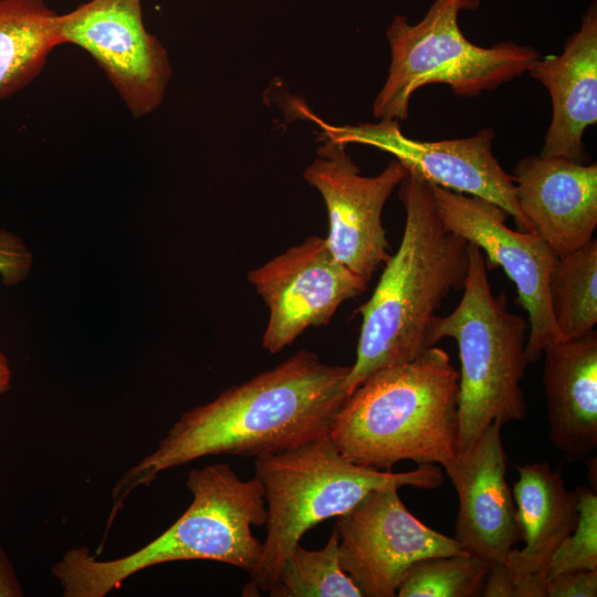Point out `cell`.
I'll list each match as a JSON object with an SVG mask.
<instances>
[{"instance_id":"44dd1931","label":"cell","mask_w":597,"mask_h":597,"mask_svg":"<svg viewBox=\"0 0 597 597\" xmlns=\"http://www.w3.org/2000/svg\"><path fill=\"white\" fill-rule=\"evenodd\" d=\"M339 535L334 526L327 543L318 549L300 544L283 562L268 590L273 597H362L354 580L342 568Z\"/></svg>"},{"instance_id":"9a60e30c","label":"cell","mask_w":597,"mask_h":597,"mask_svg":"<svg viewBox=\"0 0 597 597\" xmlns=\"http://www.w3.org/2000/svg\"><path fill=\"white\" fill-rule=\"evenodd\" d=\"M519 207L558 256L593 239L597 227V165L527 156L513 172Z\"/></svg>"},{"instance_id":"ffe728a7","label":"cell","mask_w":597,"mask_h":597,"mask_svg":"<svg viewBox=\"0 0 597 597\" xmlns=\"http://www.w3.org/2000/svg\"><path fill=\"white\" fill-rule=\"evenodd\" d=\"M548 295L561 339L595 329L597 324V241L561 254L548 277Z\"/></svg>"},{"instance_id":"4fadbf2b","label":"cell","mask_w":597,"mask_h":597,"mask_svg":"<svg viewBox=\"0 0 597 597\" xmlns=\"http://www.w3.org/2000/svg\"><path fill=\"white\" fill-rule=\"evenodd\" d=\"M407 175L395 159L378 175L364 176L346 146L328 140L304 171V179L318 190L327 209L329 250L366 283L390 256L383 210Z\"/></svg>"},{"instance_id":"9c48e42d","label":"cell","mask_w":597,"mask_h":597,"mask_svg":"<svg viewBox=\"0 0 597 597\" xmlns=\"http://www.w3.org/2000/svg\"><path fill=\"white\" fill-rule=\"evenodd\" d=\"M305 114L320 125L323 140L345 146L362 144L389 153L409 174L495 203L513 217L519 230L531 231L516 200L514 177L493 155L495 134L492 128H483L471 137L421 142L405 136L396 121L336 126L311 112Z\"/></svg>"},{"instance_id":"7c38bea8","label":"cell","mask_w":597,"mask_h":597,"mask_svg":"<svg viewBox=\"0 0 597 597\" xmlns=\"http://www.w3.org/2000/svg\"><path fill=\"white\" fill-rule=\"evenodd\" d=\"M248 280L269 310L262 347L270 354L292 345L306 328L327 325L339 305L368 284L318 235L251 270Z\"/></svg>"},{"instance_id":"30bf717a","label":"cell","mask_w":597,"mask_h":597,"mask_svg":"<svg viewBox=\"0 0 597 597\" xmlns=\"http://www.w3.org/2000/svg\"><path fill=\"white\" fill-rule=\"evenodd\" d=\"M398 488L375 490L337 516L342 568L365 597H394L408 569L418 561L464 552L413 516Z\"/></svg>"},{"instance_id":"2e32d148","label":"cell","mask_w":597,"mask_h":597,"mask_svg":"<svg viewBox=\"0 0 597 597\" xmlns=\"http://www.w3.org/2000/svg\"><path fill=\"white\" fill-rule=\"evenodd\" d=\"M527 72L547 88L553 105L541 155L586 164L583 136L597 122L596 4H590L561 54L537 57Z\"/></svg>"},{"instance_id":"7402d4cb","label":"cell","mask_w":597,"mask_h":597,"mask_svg":"<svg viewBox=\"0 0 597 597\" xmlns=\"http://www.w3.org/2000/svg\"><path fill=\"white\" fill-rule=\"evenodd\" d=\"M491 564L467 552L423 558L408 569L397 596H480Z\"/></svg>"},{"instance_id":"cb8c5ba5","label":"cell","mask_w":597,"mask_h":597,"mask_svg":"<svg viewBox=\"0 0 597 597\" xmlns=\"http://www.w3.org/2000/svg\"><path fill=\"white\" fill-rule=\"evenodd\" d=\"M33 256L24 241L12 232L0 229V279L7 286L23 282L30 274Z\"/></svg>"},{"instance_id":"e0dca14e","label":"cell","mask_w":597,"mask_h":597,"mask_svg":"<svg viewBox=\"0 0 597 597\" xmlns=\"http://www.w3.org/2000/svg\"><path fill=\"white\" fill-rule=\"evenodd\" d=\"M549 440L567 461L597 447V332L558 339L543 350Z\"/></svg>"},{"instance_id":"8992f818","label":"cell","mask_w":597,"mask_h":597,"mask_svg":"<svg viewBox=\"0 0 597 597\" xmlns=\"http://www.w3.org/2000/svg\"><path fill=\"white\" fill-rule=\"evenodd\" d=\"M469 266L462 297L446 316H437L430 346L457 342L460 358L458 452L471 447L492 423L522 420L526 404L521 381L528 325L507 310L505 293L494 295L481 249L469 243Z\"/></svg>"},{"instance_id":"484cf974","label":"cell","mask_w":597,"mask_h":597,"mask_svg":"<svg viewBox=\"0 0 597 597\" xmlns=\"http://www.w3.org/2000/svg\"><path fill=\"white\" fill-rule=\"evenodd\" d=\"M485 597H516L515 582L504 562H493L482 589Z\"/></svg>"},{"instance_id":"d6986e66","label":"cell","mask_w":597,"mask_h":597,"mask_svg":"<svg viewBox=\"0 0 597 597\" xmlns=\"http://www.w3.org/2000/svg\"><path fill=\"white\" fill-rule=\"evenodd\" d=\"M56 24L45 0H0V102L40 74L60 45Z\"/></svg>"},{"instance_id":"7a4b0ae2","label":"cell","mask_w":597,"mask_h":597,"mask_svg":"<svg viewBox=\"0 0 597 597\" xmlns=\"http://www.w3.org/2000/svg\"><path fill=\"white\" fill-rule=\"evenodd\" d=\"M406 220L397 252L385 263L362 325L347 396L374 373L409 362L426 349L433 320L446 297L463 289L469 242L442 224L430 184L415 174L400 182Z\"/></svg>"},{"instance_id":"ba28073f","label":"cell","mask_w":597,"mask_h":597,"mask_svg":"<svg viewBox=\"0 0 597 597\" xmlns=\"http://www.w3.org/2000/svg\"><path fill=\"white\" fill-rule=\"evenodd\" d=\"M430 187L444 228L479 247L486 264L502 268L514 283L530 322L526 360L537 363L544 348L561 339L548 295V277L557 255L534 232L510 229L505 224L509 213L495 203L433 184Z\"/></svg>"},{"instance_id":"5b68a950","label":"cell","mask_w":597,"mask_h":597,"mask_svg":"<svg viewBox=\"0 0 597 597\" xmlns=\"http://www.w3.org/2000/svg\"><path fill=\"white\" fill-rule=\"evenodd\" d=\"M254 469L266 503V537L245 594L259 589L268 593L283 562L307 531L326 519L345 514L370 492L402 486L432 490L443 482L437 464L392 472L353 463L341 453L329 433L280 453L255 458Z\"/></svg>"},{"instance_id":"3957f363","label":"cell","mask_w":597,"mask_h":597,"mask_svg":"<svg viewBox=\"0 0 597 597\" xmlns=\"http://www.w3.org/2000/svg\"><path fill=\"white\" fill-rule=\"evenodd\" d=\"M458 392L448 353L430 347L366 378L346 397L329 436L358 465L390 471L410 460L446 469L459 453Z\"/></svg>"},{"instance_id":"4316f807","label":"cell","mask_w":597,"mask_h":597,"mask_svg":"<svg viewBox=\"0 0 597 597\" xmlns=\"http://www.w3.org/2000/svg\"><path fill=\"white\" fill-rule=\"evenodd\" d=\"M23 589L17 572L0 545V597H21Z\"/></svg>"},{"instance_id":"5bb4252c","label":"cell","mask_w":597,"mask_h":597,"mask_svg":"<svg viewBox=\"0 0 597 597\" xmlns=\"http://www.w3.org/2000/svg\"><path fill=\"white\" fill-rule=\"evenodd\" d=\"M501 428L492 423L444 469L459 499L454 538L490 563L504 562L521 540Z\"/></svg>"},{"instance_id":"6da1fadb","label":"cell","mask_w":597,"mask_h":597,"mask_svg":"<svg viewBox=\"0 0 597 597\" xmlns=\"http://www.w3.org/2000/svg\"><path fill=\"white\" fill-rule=\"evenodd\" d=\"M350 366L301 349L273 368L185 411L157 448L128 469L112 491L105 535L128 496L169 469L208 455L280 453L329 433L345 401Z\"/></svg>"},{"instance_id":"ac0fdd59","label":"cell","mask_w":597,"mask_h":597,"mask_svg":"<svg viewBox=\"0 0 597 597\" xmlns=\"http://www.w3.org/2000/svg\"><path fill=\"white\" fill-rule=\"evenodd\" d=\"M512 494L522 549L513 548L504 563L519 585L532 577L544 578L546 565L577 521L575 492L567 490L562 474L548 462L517 465ZM545 579V578H544Z\"/></svg>"},{"instance_id":"d4e9b609","label":"cell","mask_w":597,"mask_h":597,"mask_svg":"<svg viewBox=\"0 0 597 597\" xmlns=\"http://www.w3.org/2000/svg\"><path fill=\"white\" fill-rule=\"evenodd\" d=\"M597 569L559 574L546 582V597H596Z\"/></svg>"},{"instance_id":"52a82bcc","label":"cell","mask_w":597,"mask_h":597,"mask_svg":"<svg viewBox=\"0 0 597 597\" xmlns=\"http://www.w3.org/2000/svg\"><path fill=\"white\" fill-rule=\"evenodd\" d=\"M478 7L479 0H434L417 24L405 15L392 19L386 31L391 61L373 103L375 118L407 119L412 94L429 84H446L458 96H476L527 72L540 57L534 48L512 41L482 48L463 35L459 12Z\"/></svg>"},{"instance_id":"8fae6325","label":"cell","mask_w":597,"mask_h":597,"mask_svg":"<svg viewBox=\"0 0 597 597\" xmlns=\"http://www.w3.org/2000/svg\"><path fill=\"white\" fill-rule=\"evenodd\" d=\"M59 43L85 50L104 71L135 117L164 100L171 65L144 24L142 0H90L57 14Z\"/></svg>"},{"instance_id":"83f0119b","label":"cell","mask_w":597,"mask_h":597,"mask_svg":"<svg viewBox=\"0 0 597 597\" xmlns=\"http://www.w3.org/2000/svg\"><path fill=\"white\" fill-rule=\"evenodd\" d=\"M12 381V369L7 356L0 352V401L10 389Z\"/></svg>"},{"instance_id":"603a6c76","label":"cell","mask_w":597,"mask_h":597,"mask_svg":"<svg viewBox=\"0 0 597 597\" xmlns=\"http://www.w3.org/2000/svg\"><path fill=\"white\" fill-rule=\"evenodd\" d=\"M574 492L577 521L552 554L544 572L546 582L566 572L597 569V495L584 486Z\"/></svg>"},{"instance_id":"277c9868","label":"cell","mask_w":597,"mask_h":597,"mask_svg":"<svg viewBox=\"0 0 597 597\" xmlns=\"http://www.w3.org/2000/svg\"><path fill=\"white\" fill-rule=\"evenodd\" d=\"M186 486L192 501L182 515L139 549L98 559L86 547L66 551L51 567L64 597H105L134 574L159 564L205 559L241 568L258 567L263 542L252 526L266 522L260 480H242L228 463L192 469Z\"/></svg>"}]
</instances>
